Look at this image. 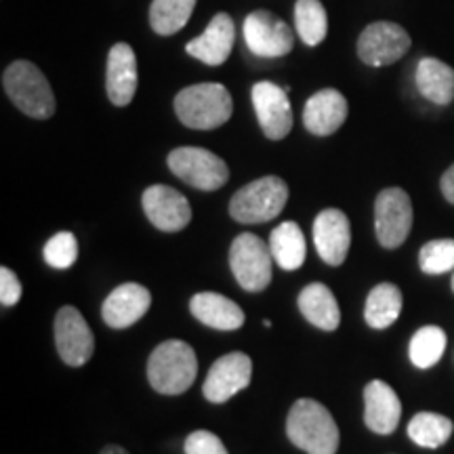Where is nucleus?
Segmentation results:
<instances>
[{
	"mask_svg": "<svg viewBox=\"0 0 454 454\" xmlns=\"http://www.w3.org/2000/svg\"><path fill=\"white\" fill-rule=\"evenodd\" d=\"M288 440L308 454H337L339 450V427L333 414L320 402L297 400L286 419Z\"/></svg>",
	"mask_w": 454,
	"mask_h": 454,
	"instance_id": "nucleus-1",
	"label": "nucleus"
},
{
	"mask_svg": "<svg viewBox=\"0 0 454 454\" xmlns=\"http://www.w3.org/2000/svg\"><path fill=\"white\" fill-rule=\"evenodd\" d=\"M152 305V294L145 286L135 282H127L116 286L107 294L101 308L104 322L110 328H129L147 314Z\"/></svg>",
	"mask_w": 454,
	"mask_h": 454,
	"instance_id": "nucleus-16",
	"label": "nucleus"
},
{
	"mask_svg": "<svg viewBox=\"0 0 454 454\" xmlns=\"http://www.w3.org/2000/svg\"><path fill=\"white\" fill-rule=\"evenodd\" d=\"M288 200L286 181L268 175L240 187L230 200V215L238 223L259 225L276 219Z\"/></svg>",
	"mask_w": 454,
	"mask_h": 454,
	"instance_id": "nucleus-5",
	"label": "nucleus"
},
{
	"mask_svg": "<svg viewBox=\"0 0 454 454\" xmlns=\"http://www.w3.org/2000/svg\"><path fill=\"white\" fill-rule=\"evenodd\" d=\"M175 112L187 129L211 130L230 121L234 101L230 90L219 82L192 84L177 93Z\"/></svg>",
	"mask_w": 454,
	"mask_h": 454,
	"instance_id": "nucleus-3",
	"label": "nucleus"
},
{
	"mask_svg": "<svg viewBox=\"0 0 454 454\" xmlns=\"http://www.w3.org/2000/svg\"><path fill=\"white\" fill-rule=\"evenodd\" d=\"M270 251L274 261L284 271H294L305 263L308 254V242H305L303 231L294 221H284L271 230Z\"/></svg>",
	"mask_w": 454,
	"mask_h": 454,
	"instance_id": "nucleus-24",
	"label": "nucleus"
},
{
	"mask_svg": "<svg viewBox=\"0 0 454 454\" xmlns=\"http://www.w3.org/2000/svg\"><path fill=\"white\" fill-rule=\"evenodd\" d=\"M348 114V99L337 89H322L311 95L305 104L303 124L316 137H328L343 127Z\"/></svg>",
	"mask_w": 454,
	"mask_h": 454,
	"instance_id": "nucleus-18",
	"label": "nucleus"
},
{
	"mask_svg": "<svg viewBox=\"0 0 454 454\" xmlns=\"http://www.w3.org/2000/svg\"><path fill=\"white\" fill-rule=\"evenodd\" d=\"M253 362L242 351L221 356L204 379L202 394L211 404H223L251 385Z\"/></svg>",
	"mask_w": 454,
	"mask_h": 454,
	"instance_id": "nucleus-12",
	"label": "nucleus"
},
{
	"mask_svg": "<svg viewBox=\"0 0 454 454\" xmlns=\"http://www.w3.org/2000/svg\"><path fill=\"white\" fill-rule=\"evenodd\" d=\"M141 204L150 223L160 231H181L192 221L190 202L175 187L150 185L141 196Z\"/></svg>",
	"mask_w": 454,
	"mask_h": 454,
	"instance_id": "nucleus-14",
	"label": "nucleus"
},
{
	"mask_svg": "<svg viewBox=\"0 0 454 454\" xmlns=\"http://www.w3.org/2000/svg\"><path fill=\"white\" fill-rule=\"evenodd\" d=\"M3 89L26 116L47 121L55 114V95L47 76L32 61H13L3 74Z\"/></svg>",
	"mask_w": 454,
	"mask_h": 454,
	"instance_id": "nucleus-4",
	"label": "nucleus"
},
{
	"mask_svg": "<svg viewBox=\"0 0 454 454\" xmlns=\"http://www.w3.org/2000/svg\"><path fill=\"white\" fill-rule=\"evenodd\" d=\"M99 454H129V452L124 450V448H121V446H106Z\"/></svg>",
	"mask_w": 454,
	"mask_h": 454,
	"instance_id": "nucleus-35",
	"label": "nucleus"
},
{
	"mask_svg": "<svg viewBox=\"0 0 454 454\" xmlns=\"http://www.w3.org/2000/svg\"><path fill=\"white\" fill-rule=\"evenodd\" d=\"M314 244L322 261L339 268L348 259L351 244V227L348 215L339 208H326L314 221Z\"/></svg>",
	"mask_w": 454,
	"mask_h": 454,
	"instance_id": "nucleus-15",
	"label": "nucleus"
},
{
	"mask_svg": "<svg viewBox=\"0 0 454 454\" xmlns=\"http://www.w3.org/2000/svg\"><path fill=\"white\" fill-rule=\"evenodd\" d=\"M43 257L53 270H70L78 259V240L72 231H59L44 244Z\"/></svg>",
	"mask_w": 454,
	"mask_h": 454,
	"instance_id": "nucleus-31",
	"label": "nucleus"
},
{
	"mask_svg": "<svg viewBox=\"0 0 454 454\" xmlns=\"http://www.w3.org/2000/svg\"><path fill=\"white\" fill-rule=\"evenodd\" d=\"M21 293H24V286H21L15 271L0 268V303H3V308H13L17 301L21 299Z\"/></svg>",
	"mask_w": 454,
	"mask_h": 454,
	"instance_id": "nucleus-33",
	"label": "nucleus"
},
{
	"mask_svg": "<svg viewBox=\"0 0 454 454\" xmlns=\"http://www.w3.org/2000/svg\"><path fill=\"white\" fill-rule=\"evenodd\" d=\"M294 26L308 47H317L328 34L326 9L320 0H297L294 4Z\"/></svg>",
	"mask_w": 454,
	"mask_h": 454,
	"instance_id": "nucleus-28",
	"label": "nucleus"
},
{
	"mask_svg": "<svg viewBox=\"0 0 454 454\" xmlns=\"http://www.w3.org/2000/svg\"><path fill=\"white\" fill-rule=\"evenodd\" d=\"M454 425L444 414L419 412L408 423V438L421 448H440L450 440Z\"/></svg>",
	"mask_w": 454,
	"mask_h": 454,
	"instance_id": "nucleus-27",
	"label": "nucleus"
},
{
	"mask_svg": "<svg viewBox=\"0 0 454 454\" xmlns=\"http://www.w3.org/2000/svg\"><path fill=\"white\" fill-rule=\"evenodd\" d=\"M234 21L227 13H217L211 20V24L207 26L200 36L194 41L187 43V55H192L194 59L202 61L207 66H221L225 64L227 57H230L231 49H234Z\"/></svg>",
	"mask_w": 454,
	"mask_h": 454,
	"instance_id": "nucleus-19",
	"label": "nucleus"
},
{
	"mask_svg": "<svg viewBox=\"0 0 454 454\" xmlns=\"http://www.w3.org/2000/svg\"><path fill=\"white\" fill-rule=\"evenodd\" d=\"M55 348L67 366H82L93 357L95 337L81 311L66 305L55 316Z\"/></svg>",
	"mask_w": 454,
	"mask_h": 454,
	"instance_id": "nucleus-10",
	"label": "nucleus"
},
{
	"mask_svg": "<svg viewBox=\"0 0 454 454\" xmlns=\"http://www.w3.org/2000/svg\"><path fill=\"white\" fill-rule=\"evenodd\" d=\"M244 41L254 55L284 57L293 51L294 34L286 21L261 9L244 20Z\"/></svg>",
	"mask_w": 454,
	"mask_h": 454,
	"instance_id": "nucleus-11",
	"label": "nucleus"
},
{
	"mask_svg": "<svg viewBox=\"0 0 454 454\" xmlns=\"http://www.w3.org/2000/svg\"><path fill=\"white\" fill-rule=\"evenodd\" d=\"M402 314V291L395 284L383 282L368 293L364 320L371 328H389Z\"/></svg>",
	"mask_w": 454,
	"mask_h": 454,
	"instance_id": "nucleus-25",
	"label": "nucleus"
},
{
	"mask_svg": "<svg viewBox=\"0 0 454 454\" xmlns=\"http://www.w3.org/2000/svg\"><path fill=\"white\" fill-rule=\"evenodd\" d=\"M299 311L309 325L320 331H337L340 325V309L337 299L326 284L314 282L299 293Z\"/></svg>",
	"mask_w": 454,
	"mask_h": 454,
	"instance_id": "nucleus-22",
	"label": "nucleus"
},
{
	"mask_svg": "<svg viewBox=\"0 0 454 454\" xmlns=\"http://www.w3.org/2000/svg\"><path fill=\"white\" fill-rule=\"evenodd\" d=\"M412 200L402 187H387L374 202V231L383 248H400L412 230Z\"/></svg>",
	"mask_w": 454,
	"mask_h": 454,
	"instance_id": "nucleus-8",
	"label": "nucleus"
},
{
	"mask_svg": "<svg viewBox=\"0 0 454 454\" xmlns=\"http://www.w3.org/2000/svg\"><path fill=\"white\" fill-rule=\"evenodd\" d=\"M190 309L198 322L208 328H217V331H238L247 320L240 305L219 293L194 294L190 301Z\"/></svg>",
	"mask_w": 454,
	"mask_h": 454,
	"instance_id": "nucleus-21",
	"label": "nucleus"
},
{
	"mask_svg": "<svg viewBox=\"0 0 454 454\" xmlns=\"http://www.w3.org/2000/svg\"><path fill=\"white\" fill-rule=\"evenodd\" d=\"M196 0H152L150 26L160 36H170L184 30L192 13H194Z\"/></svg>",
	"mask_w": 454,
	"mask_h": 454,
	"instance_id": "nucleus-26",
	"label": "nucleus"
},
{
	"mask_svg": "<svg viewBox=\"0 0 454 454\" xmlns=\"http://www.w3.org/2000/svg\"><path fill=\"white\" fill-rule=\"evenodd\" d=\"M419 93L435 106H448L454 99V70L435 57H423L417 66Z\"/></svg>",
	"mask_w": 454,
	"mask_h": 454,
	"instance_id": "nucleus-23",
	"label": "nucleus"
},
{
	"mask_svg": "<svg viewBox=\"0 0 454 454\" xmlns=\"http://www.w3.org/2000/svg\"><path fill=\"white\" fill-rule=\"evenodd\" d=\"M440 187H442V194H444L446 200L454 204V164L446 170L444 175H442Z\"/></svg>",
	"mask_w": 454,
	"mask_h": 454,
	"instance_id": "nucleus-34",
	"label": "nucleus"
},
{
	"mask_svg": "<svg viewBox=\"0 0 454 454\" xmlns=\"http://www.w3.org/2000/svg\"><path fill=\"white\" fill-rule=\"evenodd\" d=\"M402 402L385 381H371L364 389V423L379 435L394 434L400 425Z\"/></svg>",
	"mask_w": 454,
	"mask_h": 454,
	"instance_id": "nucleus-20",
	"label": "nucleus"
},
{
	"mask_svg": "<svg viewBox=\"0 0 454 454\" xmlns=\"http://www.w3.org/2000/svg\"><path fill=\"white\" fill-rule=\"evenodd\" d=\"M411 49V36L394 21H374L357 38V57L371 67L395 64Z\"/></svg>",
	"mask_w": 454,
	"mask_h": 454,
	"instance_id": "nucleus-9",
	"label": "nucleus"
},
{
	"mask_svg": "<svg viewBox=\"0 0 454 454\" xmlns=\"http://www.w3.org/2000/svg\"><path fill=\"white\" fill-rule=\"evenodd\" d=\"M185 454H230L217 435L211 431H194L185 440Z\"/></svg>",
	"mask_w": 454,
	"mask_h": 454,
	"instance_id": "nucleus-32",
	"label": "nucleus"
},
{
	"mask_svg": "<svg viewBox=\"0 0 454 454\" xmlns=\"http://www.w3.org/2000/svg\"><path fill=\"white\" fill-rule=\"evenodd\" d=\"M452 291H454V274H452Z\"/></svg>",
	"mask_w": 454,
	"mask_h": 454,
	"instance_id": "nucleus-36",
	"label": "nucleus"
},
{
	"mask_svg": "<svg viewBox=\"0 0 454 454\" xmlns=\"http://www.w3.org/2000/svg\"><path fill=\"white\" fill-rule=\"evenodd\" d=\"M137 57L127 43H118L107 55L106 90L114 106L124 107L133 101L137 93Z\"/></svg>",
	"mask_w": 454,
	"mask_h": 454,
	"instance_id": "nucleus-17",
	"label": "nucleus"
},
{
	"mask_svg": "<svg viewBox=\"0 0 454 454\" xmlns=\"http://www.w3.org/2000/svg\"><path fill=\"white\" fill-rule=\"evenodd\" d=\"M196 374V354L185 340H164L147 360V381L162 395L185 394L194 385Z\"/></svg>",
	"mask_w": 454,
	"mask_h": 454,
	"instance_id": "nucleus-2",
	"label": "nucleus"
},
{
	"mask_svg": "<svg viewBox=\"0 0 454 454\" xmlns=\"http://www.w3.org/2000/svg\"><path fill=\"white\" fill-rule=\"evenodd\" d=\"M167 164L181 181L202 192L221 190L230 179L227 164L204 147H177L168 154Z\"/></svg>",
	"mask_w": 454,
	"mask_h": 454,
	"instance_id": "nucleus-7",
	"label": "nucleus"
},
{
	"mask_svg": "<svg viewBox=\"0 0 454 454\" xmlns=\"http://www.w3.org/2000/svg\"><path fill=\"white\" fill-rule=\"evenodd\" d=\"M271 265H274V254L270 251V242H263L259 236L240 234L231 242L230 268L244 291H265L274 276Z\"/></svg>",
	"mask_w": 454,
	"mask_h": 454,
	"instance_id": "nucleus-6",
	"label": "nucleus"
},
{
	"mask_svg": "<svg viewBox=\"0 0 454 454\" xmlns=\"http://www.w3.org/2000/svg\"><path fill=\"white\" fill-rule=\"evenodd\" d=\"M446 349V333L440 326H423L412 334L411 348V362L421 371L435 366L442 360Z\"/></svg>",
	"mask_w": 454,
	"mask_h": 454,
	"instance_id": "nucleus-29",
	"label": "nucleus"
},
{
	"mask_svg": "<svg viewBox=\"0 0 454 454\" xmlns=\"http://www.w3.org/2000/svg\"><path fill=\"white\" fill-rule=\"evenodd\" d=\"M419 268L423 274L440 276L454 270V238L431 240L419 251Z\"/></svg>",
	"mask_w": 454,
	"mask_h": 454,
	"instance_id": "nucleus-30",
	"label": "nucleus"
},
{
	"mask_svg": "<svg viewBox=\"0 0 454 454\" xmlns=\"http://www.w3.org/2000/svg\"><path fill=\"white\" fill-rule=\"evenodd\" d=\"M254 112H257L261 130L271 141H280L293 129V110L288 90L270 81H261L251 90Z\"/></svg>",
	"mask_w": 454,
	"mask_h": 454,
	"instance_id": "nucleus-13",
	"label": "nucleus"
}]
</instances>
